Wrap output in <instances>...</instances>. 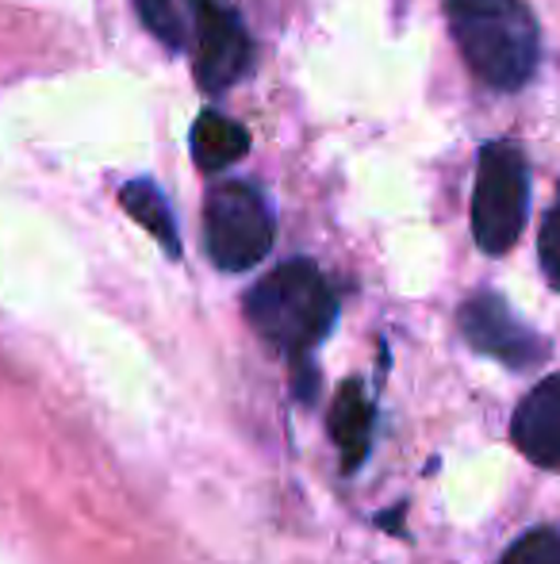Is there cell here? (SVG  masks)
<instances>
[{
  "label": "cell",
  "instance_id": "cell-13",
  "mask_svg": "<svg viewBox=\"0 0 560 564\" xmlns=\"http://www.w3.org/2000/svg\"><path fill=\"white\" fill-rule=\"evenodd\" d=\"M538 253H541V269H546V281L560 289V196L553 208H549L546 224H541Z\"/></svg>",
  "mask_w": 560,
  "mask_h": 564
},
{
  "label": "cell",
  "instance_id": "cell-12",
  "mask_svg": "<svg viewBox=\"0 0 560 564\" xmlns=\"http://www.w3.org/2000/svg\"><path fill=\"white\" fill-rule=\"evenodd\" d=\"M499 564H560V534L557 530H530L523 534Z\"/></svg>",
  "mask_w": 560,
  "mask_h": 564
},
{
  "label": "cell",
  "instance_id": "cell-14",
  "mask_svg": "<svg viewBox=\"0 0 560 564\" xmlns=\"http://www.w3.org/2000/svg\"><path fill=\"white\" fill-rule=\"evenodd\" d=\"M196 4H200V0H196Z\"/></svg>",
  "mask_w": 560,
  "mask_h": 564
},
{
  "label": "cell",
  "instance_id": "cell-4",
  "mask_svg": "<svg viewBox=\"0 0 560 564\" xmlns=\"http://www.w3.org/2000/svg\"><path fill=\"white\" fill-rule=\"evenodd\" d=\"M273 208L246 181H223L204 200V246L211 265L246 273L273 250Z\"/></svg>",
  "mask_w": 560,
  "mask_h": 564
},
{
  "label": "cell",
  "instance_id": "cell-9",
  "mask_svg": "<svg viewBox=\"0 0 560 564\" xmlns=\"http://www.w3.org/2000/svg\"><path fill=\"white\" fill-rule=\"evenodd\" d=\"M250 150V134L234 119L219 112H200L193 127V158L204 173H216L234 165Z\"/></svg>",
  "mask_w": 560,
  "mask_h": 564
},
{
  "label": "cell",
  "instance_id": "cell-2",
  "mask_svg": "<svg viewBox=\"0 0 560 564\" xmlns=\"http://www.w3.org/2000/svg\"><path fill=\"white\" fill-rule=\"evenodd\" d=\"M334 315H338L334 289L319 273V265H311L304 258L284 261L281 269L262 276L246 296L250 327L270 341V346L284 349L292 361L307 357L327 338V330L334 327Z\"/></svg>",
  "mask_w": 560,
  "mask_h": 564
},
{
  "label": "cell",
  "instance_id": "cell-7",
  "mask_svg": "<svg viewBox=\"0 0 560 564\" xmlns=\"http://www.w3.org/2000/svg\"><path fill=\"white\" fill-rule=\"evenodd\" d=\"M510 438L538 468L560 473V372L546 377L515 411Z\"/></svg>",
  "mask_w": 560,
  "mask_h": 564
},
{
  "label": "cell",
  "instance_id": "cell-1",
  "mask_svg": "<svg viewBox=\"0 0 560 564\" xmlns=\"http://www.w3.org/2000/svg\"><path fill=\"white\" fill-rule=\"evenodd\" d=\"M457 51L484 85L523 89L538 69L541 35L526 0H446Z\"/></svg>",
  "mask_w": 560,
  "mask_h": 564
},
{
  "label": "cell",
  "instance_id": "cell-11",
  "mask_svg": "<svg viewBox=\"0 0 560 564\" xmlns=\"http://www.w3.org/2000/svg\"><path fill=\"white\" fill-rule=\"evenodd\" d=\"M135 12H139V20L146 23L150 35L162 39L169 51L185 46V20H180L173 0H135Z\"/></svg>",
  "mask_w": 560,
  "mask_h": 564
},
{
  "label": "cell",
  "instance_id": "cell-10",
  "mask_svg": "<svg viewBox=\"0 0 560 564\" xmlns=\"http://www.w3.org/2000/svg\"><path fill=\"white\" fill-rule=\"evenodd\" d=\"M120 204L128 216H135L142 227H146L150 238L165 246L169 258L180 253V235H177V219H173V208L165 200V193L154 185V181H128L120 188Z\"/></svg>",
  "mask_w": 560,
  "mask_h": 564
},
{
  "label": "cell",
  "instance_id": "cell-5",
  "mask_svg": "<svg viewBox=\"0 0 560 564\" xmlns=\"http://www.w3.org/2000/svg\"><path fill=\"white\" fill-rule=\"evenodd\" d=\"M250 62H254V43L239 15L219 0H200L196 4V82L200 89H231L246 77Z\"/></svg>",
  "mask_w": 560,
  "mask_h": 564
},
{
  "label": "cell",
  "instance_id": "cell-3",
  "mask_svg": "<svg viewBox=\"0 0 560 564\" xmlns=\"http://www.w3.org/2000/svg\"><path fill=\"white\" fill-rule=\"evenodd\" d=\"M530 212V162L518 142H487L480 150L472 188V235L484 253H507Z\"/></svg>",
  "mask_w": 560,
  "mask_h": 564
},
{
  "label": "cell",
  "instance_id": "cell-8",
  "mask_svg": "<svg viewBox=\"0 0 560 564\" xmlns=\"http://www.w3.org/2000/svg\"><path fill=\"white\" fill-rule=\"evenodd\" d=\"M330 438H334L345 473H358L373 446V403H369L361 380H345L338 388L334 408H330Z\"/></svg>",
  "mask_w": 560,
  "mask_h": 564
},
{
  "label": "cell",
  "instance_id": "cell-6",
  "mask_svg": "<svg viewBox=\"0 0 560 564\" xmlns=\"http://www.w3.org/2000/svg\"><path fill=\"white\" fill-rule=\"evenodd\" d=\"M461 330L472 349L510 365V369H530V365L546 361L549 354L546 338L526 327L507 307V300L495 292H480L461 307Z\"/></svg>",
  "mask_w": 560,
  "mask_h": 564
}]
</instances>
